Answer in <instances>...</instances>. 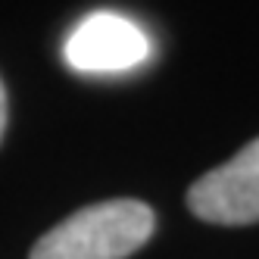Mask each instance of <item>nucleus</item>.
Returning a JSON list of instances; mask_svg holds the SVG:
<instances>
[{
	"label": "nucleus",
	"mask_w": 259,
	"mask_h": 259,
	"mask_svg": "<svg viewBox=\"0 0 259 259\" xmlns=\"http://www.w3.org/2000/svg\"><path fill=\"white\" fill-rule=\"evenodd\" d=\"M150 57L147 31L119 13H91L72 28L66 63L78 72H125Z\"/></svg>",
	"instance_id": "obj_3"
},
{
	"label": "nucleus",
	"mask_w": 259,
	"mask_h": 259,
	"mask_svg": "<svg viewBox=\"0 0 259 259\" xmlns=\"http://www.w3.org/2000/svg\"><path fill=\"white\" fill-rule=\"evenodd\" d=\"M4 132H7V91L0 81V141H4Z\"/></svg>",
	"instance_id": "obj_4"
},
{
	"label": "nucleus",
	"mask_w": 259,
	"mask_h": 259,
	"mask_svg": "<svg viewBox=\"0 0 259 259\" xmlns=\"http://www.w3.org/2000/svg\"><path fill=\"white\" fill-rule=\"evenodd\" d=\"M156 228L153 209L141 200H103L53 225L28 259H128Z\"/></svg>",
	"instance_id": "obj_1"
},
{
	"label": "nucleus",
	"mask_w": 259,
	"mask_h": 259,
	"mask_svg": "<svg viewBox=\"0 0 259 259\" xmlns=\"http://www.w3.org/2000/svg\"><path fill=\"white\" fill-rule=\"evenodd\" d=\"M188 206L212 225H253L259 222V138L237 156L197 178L188 191Z\"/></svg>",
	"instance_id": "obj_2"
}]
</instances>
